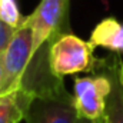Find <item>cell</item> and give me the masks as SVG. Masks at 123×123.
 Masks as SVG:
<instances>
[{
  "label": "cell",
  "mask_w": 123,
  "mask_h": 123,
  "mask_svg": "<svg viewBox=\"0 0 123 123\" xmlns=\"http://www.w3.org/2000/svg\"><path fill=\"white\" fill-rule=\"evenodd\" d=\"M31 99L33 96L23 89L0 94V123H20Z\"/></svg>",
  "instance_id": "obj_8"
},
{
  "label": "cell",
  "mask_w": 123,
  "mask_h": 123,
  "mask_svg": "<svg viewBox=\"0 0 123 123\" xmlns=\"http://www.w3.org/2000/svg\"><path fill=\"white\" fill-rule=\"evenodd\" d=\"M69 10V0H40L37 7L25 22L31 29L33 36V56L37 50L60 34Z\"/></svg>",
  "instance_id": "obj_5"
},
{
  "label": "cell",
  "mask_w": 123,
  "mask_h": 123,
  "mask_svg": "<svg viewBox=\"0 0 123 123\" xmlns=\"http://www.w3.org/2000/svg\"><path fill=\"white\" fill-rule=\"evenodd\" d=\"M33 57V36L29 25L23 23L16 29L3 55V83L0 94L20 89L23 76Z\"/></svg>",
  "instance_id": "obj_3"
},
{
  "label": "cell",
  "mask_w": 123,
  "mask_h": 123,
  "mask_svg": "<svg viewBox=\"0 0 123 123\" xmlns=\"http://www.w3.org/2000/svg\"><path fill=\"white\" fill-rule=\"evenodd\" d=\"M89 43L93 47H103L115 55H123V23L115 17H106L93 29Z\"/></svg>",
  "instance_id": "obj_6"
},
{
  "label": "cell",
  "mask_w": 123,
  "mask_h": 123,
  "mask_svg": "<svg viewBox=\"0 0 123 123\" xmlns=\"http://www.w3.org/2000/svg\"><path fill=\"white\" fill-rule=\"evenodd\" d=\"M14 31H16L14 27L9 26L7 23H4L0 19V56L4 55V52H6V49H7V46H9L13 34H14Z\"/></svg>",
  "instance_id": "obj_10"
},
{
  "label": "cell",
  "mask_w": 123,
  "mask_h": 123,
  "mask_svg": "<svg viewBox=\"0 0 123 123\" xmlns=\"http://www.w3.org/2000/svg\"><path fill=\"white\" fill-rule=\"evenodd\" d=\"M116 60H117V73H119L120 82H122V85H123V62H122V59H120V57H117Z\"/></svg>",
  "instance_id": "obj_11"
},
{
  "label": "cell",
  "mask_w": 123,
  "mask_h": 123,
  "mask_svg": "<svg viewBox=\"0 0 123 123\" xmlns=\"http://www.w3.org/2000/svg\"><path fill=\"white\" fill-rule=\"evenodd\" d=\"M26 123H77L79 115L73 94L64 87L43 96H34L25 115Z\"/></svg>",
  "instance_id": "obj_4"
},
{
  "label": "cell",
  "mask_w": 123,
  "mask_h": 123,
  "mask_svg": "<svg viewBox=\"0 0 123 123\" xmlns=\"http://www.w3.org/2000/svg\"><path fill=\"white\" fill-rule=\"evenodd\" d=\"M117 56L107 64L112 76V92L107 96L100 123H123V85L117 73Z\"/></svg>",
  "instance_id": "obj_7"
},
{
  "label": "cell",
  "mask_w": 123,
  "mask_h": 123,
  "mask_svg": "<svg viewBox=\"0 0 123 123\" xmlns=\"http://www.w3.org/2000/svg\"><path fill=\"white\" fill-rule=\"evenodd\" d=\"M102 64V72L99 73L74 77L73 102L82 119L99 120L105 113L107 96L112 92V76L106 60Z\"/></svg>",
  "instance_id": "obj_2"
},
{
  "label": "cell",
  "mask_w": 123,
  "mask_h": 123,
  "mask_svg": "<svg viewBox=\"0 0 123 123\" xmlns=\"http://www.w3.org/2000/svg\"><path fill=\"white\" fill-rule=\"evenodd\" d=\"M1 83H3V56H0V92H1Z\"/></svg>",
  "instance_id": "obj_12"
},
{
  "label": "cell",
  "mask_w": 123,
  "mask_h": 123,
  "mask_svg": "<svg viewBox=\"0 0 123 123\" xmlns=\"http://www.w3.org/2000/svg\"><path fill=\"white\" fill-rule=\"evenodd\" d=\"M0 1H1V0H0Z\"/></svg>",
  "instance_id": "obj_14"
},
{
  "label": "cell",
  "mask_w": 123,
  "mask_h": 123,
  "mask_svg": "<svg viewBox=\"0 0 123 123\" xmlns=\"http://www.w3.org/2000/svg\"><path fill=\"white\" fill-rule=\"evenodd\" d=\"M77 123H100V119H99V120H89V119H82V117H79Z\"/></svg>",
  "instance_id": "obj_13"
},
{
  "label": "cell",
  "mask_w": 123,
  "mask_h": 123,
  "mask_svg": "<svg viewBox=\"0 0 123 123\" xmlns=\"http://www.w3.org/2000/svg\"><path fill=\"white\" fill-rule=\"evenodd\" d=\"M93 47L89 42L72 34L60 33L47 43V60L53 74L64 77L80 72H89L94 67Z\"/></svg>",
  "instance_id": "obj_1"
},
{
  "label": "cell",
  "mask_w": 123,
  "mask_h": 123,
  "mask_svg": "<svg viewBox=\"0 0 123 123\" xmlns=\"http://www.w3.org/2000/svg\"><path fill=\"white\" fill-rule=\"evenodd\" d=\"M0 19L14 29H17L25 20L19 12L16 0H1L0 1Z\"/></svg>",
  "instance_id": "obj_9"
}]
</instances>
